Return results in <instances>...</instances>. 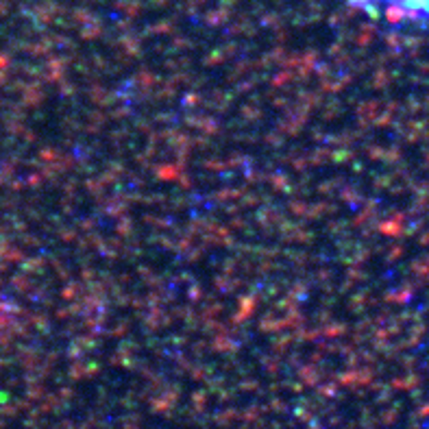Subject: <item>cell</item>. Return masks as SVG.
Segmentation results:
<instances>
[{
	"instance_id": "cell-1",
	"label": "cell",
	"mask_w": 429,
	"mask_h": 429,
	"mask_svg": "<svg viewBox=\"0 0 429 429\" xmlns=\"http://www.w3.org/2000/svg\"><path fill=\"white\" fill-rule=\"evenodd\" d=\"M351 3L369 11L379 9L397 24L429 27V0H351Z\"/></svg>"
}]
</instances>
